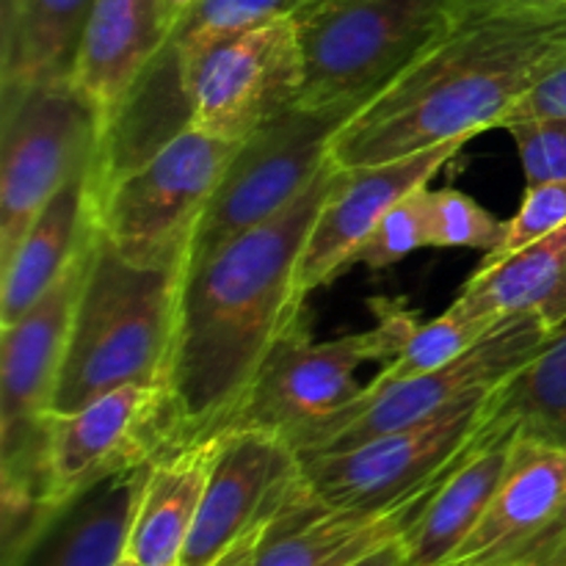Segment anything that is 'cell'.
Wrapping results in <instances>:
<instances>
[{
    "instance_id": "obj_4",
    "label": "cell",
    "mask_w": 566,
    "mask_h": 566,
    "mask_svg": "<svg viewBox=\"0 0 566 566\" xmlns=\"http://www.w3.org/2000/svg\"><path fill=\"white\" fill-rule=\"evenodd\" d=\"M464 0H307L293 14L304 53L296 105L352 116L385 92Z\"/></svg>"
},
{
    "instance_id": "obj_27",
    "label": "cell",
    "mask_w": 566,
    "mask_h": 566,
    "mask_svg": "<svg viewBox=\"0 0 566 566\" xmlns=\"http://www.w3.org/2000/svg\"><path fill=\"white\" fill-rule=\"evenodd\" d=\"M431 247V188H415L407 197L398 199L368 241L352 254L348 271L354 265H368V269H387L403 260L418 249Z\"/></svg>"
},
{
    "instance_id": "obj_31",
    "label": "cell",
    "mask_w": 566,
    "mask_h": 566,
    "mask_svg": "<svg viewBox=\"0 0 566 566\" xmlns=\"http://www.w3.org/2000/svg\"><path fill=\"white\" fill-rule=\"evenodd\" d=\"M551 116H566V64L558 66L553 75H547L539 86L531 88V92L514 105V111L506 116L503 127L512 125V122L551 119Z\"/></svg>"
},
{
    "instance_id": "obj_35",
    "label": "cell",
    "mask_w": 566,
    "mask_h": 566,
    "mask_svg": "<svg viewBox=\"0 0 566 566\" xmlns=\"http://www.w3.org/2000/svg\"><path fill=\"white\" fill-rule=\"evenodd\" d=\"M490 566H536V564L528 562V558H523V556H509V558H503V562L490 564Z\"/></svg>"
},
{
    "instance_id": "obj_16",
    "label": "cell",
    "mask_w": 566,
    "mask_h": 566,
    "mask_svg": "<svg viewBox=\"0 0 566 566\" xmlns=\"http://www.w3.org/2000/svg\"><path fill=\"white\" fill-rule=\"evenodd\" d=\"M448 470L423 490L412 492L387 509H324L307 495L302 479H298L282 512L271 523L265 539L260 542L252 566L357 564L376 547L412 531Z\"/></svg>"
},
{
    "instance_id": "obj_25",
    "label": "cell",
    "mask_w": 566,
    "mask_h": 566,
    "mask_svg": "<svg viewBox=\"0 0 566 566\" xmlns=\"http://www.w3.org/2000/svg\"><path fill=\"white\" fill-rule=\"evenodd\" d=\"M475 437H534L566 448V324L517 376L484 398Z\"/></svg>"
},
{
    "instance_id": "obj_37",
    "label": "cell",
    "mask_w": 566,
    "mask_h": 566,
    "mask_svg": "<svg viewBox=\"0 0 566 566\" xmlns=\"http://www.w3.org/2000/svg\"><path fill=\"white\" fill-rule=\"evenodd\" d=\"M116 566H142V564H136V562H133V558H122V562L119 564H116Z\"/></svg>"
},
{
    "instance_id": "obj_28",
    "label": "cell",
    "mask_w": 566,
    "mask_h": 566,
    "mask_svg": "<svg viewBox=\"0 0 566 566\" xmlns=\"http://www.w3.org/2000/svg\"><path fill=\"white\" fill-rule=\"evenodd\" d=\"M506 221H497L473 197L457 188L431 191V247L479 249L490 254L503 241Z\"/></svg>"
},
{
    "instance_id": "obj_9",
    "label": "cell",
    "mask_w": 566,
    "mask_h": 566,
    "mask_svg": "<svg viewBox=\"0 0 566 566\" xmlns=\"http://www.w3.org/2000/svg\"><path fill=\"white\" fill-rule=\"evenodd\" d=\"M343 122L346 116L332 111L293 105L249 133L227 164L182 265L197 263L221 243L285 210L329 160L332 136Z\"/></svg>"
},
{
    "instance_id": "obj_33",
    "label": "cell",
    "mask_w": 566,
    "mask_h": 566,
    "mask_svg": "<svg viewBox=\"0 0 566 566\" xmlns=\"http://www.w3.org/2000/svg\"><path fill=\"white\" fill-rule=\"evenodd\" d=\"M352 566H412L409 564L407 534L396 536V539H390L387 545L376 547L374 553H368V556L359 558V562Z\"/></svg>"
},
{
    "instance_id": "obj_1",
    "label": "cell",
    "mask_w": 566,
    "mask_h": 566,
    "mask_svg": "<svg viewBox=\"0 0 566 566\" xmlns=\"http://www.w3.org/2000/svg\"><path fill=\"white\" fill-rule=\"evenodd\" d=\"M335 171L329 158L274 219L182 265L164 451L230 429L274 343L307 315L296 287L298 260Z\"/></svg>"
},
{
    "instance_id": "obj_19",
    "label": "cell",
    "mask_w": 566,
    "mask_h": 566,
    "mask_svg": "<svg viewBox=\"0 0 566 566\" xmlns=\"http://www.w3.org/2000/svg\"><path fill=\"white\" fill-rule=\"evenodd\" d=\"M149 462L108 475L53 514L11 566H116L125 558Z\"/></svg>"
},
{
    "instance_id": "obj_6",
    "label": "cell",
    "mask_w": 566,
    "mask_h": 566,
    "mask_svg": "<svg viewBox=\"0 0 566 566\" xmlns=\"http://www.w3.org/2000/svg\"><path fill=\"white\" fill-rule=\"evenodd\" d=\"M307 0H193L111 114L92 166L94 199L191 127L197 66L224 39L296 14Z\"/></svg>"
},
{
    "instance_id": "obj_34",
    "label": "cell",
    "mask_w": 566,
    "mask_h": 566,
    "mask_svg": "<svg viewBox=\"0 0 566 566\" xmlns=\"http://www.w3.org/2000/svg\"><path fill=\"white\" fill-rule=\"evenodd\" d=\"M166 3V11H169V17H171V22L177 20V17L182 14V11L188 9V6L193 3V0H164Z\"/></svg>"
},
{
    "instance_id": "obj_20",
    "label": "cell",
    "mask_w": 566,
    "mask_h": 566,
    "mask_svg": "<svg viewBox=\"0 0 566 566\" xmlns=\"http://www.w3.org/2000/svg\"><path fill=\"white\" fill-rule=\"evenodd\" d=\"M224 431L208 440L160 451L149 462L147 481L133 517L127 558L142 566H180Z\"/></svg>"
},
{
    "instance_id": "obj_7",
    "label": "cell",
    "mask_w": 566,
    "mask_h": 566,
    "mask_svg": "<svg viewBox=\"0 0 566 566\" xmlns=\"http://www.w3.org/2000/svg\"><path fill=\"white\" fill-rule=\"evenodd\" d=\"M238 144L188 127L92 202L97 232L130 263L182 265Z\"/></svg>"
},
{
    "instance_id": "obj_22",
    "label": "cell",
    "mask_w": 566,
    "mask_h": 566,
    "mask_svg": "<svg viewBox=\"0 0 566 566\" xmlns=\"http://www.w3.org/2000/svg\"><path fill=\"white\" fill-rule=\"evenodd\" d=\"M512 442V437H473L407 534L409 564L451 566L501 486Z\"/></svg>"
},
{
    "instance_id": "obj_11",
    "label": "cell",
    "mask_w": 566,
    "mask_h": 566,
    "mask_svg": "<svg viewBox=\"0 0 566 566\" xmlns=\"http://www.w3.org/2000/svg\"><path fill=\"white\" fill-rule=\"evenodd\" d=\"M481 407L484 398L346 451L302 457L298 479L324 509H387L440 479L468 451Z\"/></svg>"
},
{
    "instance_id": "obj_26",
    "label": "cell",
    "mask_w": 566,
    "mask_h": 566,
    "mask_svg": "<svg viewBox=\"0 0 566 566\" xmlns=\"http://www.w3.org/2000/svg\"><path fill=\"white\" fill-rule=\"evenodd\" d=\"M495 324V318L470 315L462 304L453 302L440 318L420 324L418 329L412 332L407 346L401 348V354H398L396 359H390L370 385H392V381L412 379V376L442 368V365L462 357L468 348H473Z\"/></svg>"
},
{
    "instance_id": "obj_10",
    "label": "cell",
    "mask_w": 566,
    "mask_h": 566,
    "mask_svg": "<svg viewBox=\"0 0 566 566\" xmlns=\"http://www.w3.org/2000/svg\"><path fill=\"white\" fill-rule=\"evenodd\" d=\"M99 116L72 83L39 86L3 105L0 144V265L44 205L99 147Z\"/></svg>"
},
{
    "instance_id": "obj_3",
    "label": "cell",
    "mask_w": 566,
    "mask_h": 566,
    "mask_svg": "<svg viewBox=\"0 0 566 566\" xmlns=\"http://www.w3.org/2000/svg\"><path fill=\"white\" fill-rule=\"evenodd\" d=\"M182 265L153 269L94 235L50 415H66L125 385H164Z\"/></svg>"
},
{
    "instance_id": "obj_24",
    "label": "cell",
    "mask_w": 566,
    "mask_h": 566,
    "mask_svg": "<svg viewBox=\"0 0 566 566\" xmlns=\"http://www.w3.org/2000/svg\"><path fill=\"white\" fill-rule=\"evenodd\" d=\"M470 315L536 313L551 329L566 324V224L512 258L479 265L457 298Z\"/></svg>"
},
{
    "instance_id": "obj_17",
    "label": "cell",
    "mask_w": 566,
    "mask_h": 566,
    "mask_svg": "<svg viewBox=\"0 0 566 566\" xmlns=\"http://www.w3.org/2000/svg\"><path fill=\"white\" fill-rule=\"evenodd\" d=\"M566 512V448L514 437L495 497L451 566H490L545 534Z\"/></svg>"
},
{
    "instance_id": "obj_15",
    "label": "cell",
    "mask_w": 566,
    "mask_h": 566,
    "mask_svg": "<svg viewBox=\"0 0 566 566\" xmlns=\"http://www.w3.org/2000/svg\"><path fill=\"white\" fill-rule=\"evenodd\" d=\"M298 481V457L285 440L227 429L180 566H213L260 520L280 512Z\"/></svg>"
},
{
    "instance_id": "obj_14",
    "label": "cell",
    "mask_w": 566,
    "mask_h": 566,
    "mask_svg": "<svg viewBox=\"0 0 566 566\" xmlns=\"http://www.w3.org/2000/svg\"><path fill=\"white\" fill-rule=\"evenodd\" d=\"M468 138L423 149L390 164L340 169L326 191L298 260L296 287L304 298L348 271V260L363 247L381 216L415 188H426L437 171L464 147Z\"/></svg>"
},
{
    "instance_id": "obj_29",
    "label": "cell",
    "mask_w": 566,
    "mask_h": 566,
    "mask_svg": "<svg viewBox=\"0 0 566 566\" xmlns=\"http://www.w3.org/2000/svg\"><path fill=\"white\" fill-rule=\"evenodd\" d=\"M564 224H566V180L528 186L517 216H514L512 221H506L503 241L497 243L490 254H484L481 265L501 263V260L517 254L520 249L536 243L539 238L562 230Z\"/></svg>"
},
{
    "instance_id": "obj_18",
    "label": "cell",
    "mask_w": 566,
    "mask_h": 566,
    "mask_svg": "<svg viewBox=\"0 0 566 566\" xmlns=\"http://www.w3.org/2000/svg\"><path fill=\"white\" fill-rule=\"evenodd\" d=\"M171 25L164 0H94L70 83L99 116L103 130Z\"/></svg>"
},
{
    "instance_id": "obj_30",
    "label": "cell",
    "mask_w": 566,
    "mask_h": 566,
    "mask_svg": "<svg viewBox=\"0 0 566 566\" xmlns=\"http://www.w3.org/2000/svg\"><path fill=\"white\" fill-rule=\"evenodd\" d=\"M503 130L517 144L528 186L566 180V116L512 122Z\"/></svg>"
},
{
    "instance_id": "obj_5",
    "label": "cell",
    "mask_w": 566,
    "mask_h": 566,
    "mask_svg": "<svg viewBox=\"0 0 566 566\" xmlns=\"http://www.w3.org/2000/svg\"><path fill=\"white\" fill-rule=\"evenodd\" d=\"M374 329L315 343L307 315L287 326L260 365L230 429H254L285 440L302 451L321 429L335 423L363 398L357 370L370 363H390L407 346L420 321L398 302H374Z\"/></svg>"
},
{
    "instance_id": "obj_8",
    "label": "cell",
    "mask_w": 566,
    "mask_h": 566,
    "mask_svg": "<svg viewBox=\"0 0 566 566\" xmlns=\"http://www.w3.org/2000/svg\"><path fill=\"white\" fill-rule=\"evenodd\" d=\"M553 332L536 313L506 315L453 363L392 385L365 387L363 398L321 429L296 457L346 451L387 431L409 429L462 403L481 401L517 376L551 343Z\"/></svg>"
},
{
    "instance_id": "obj_2",
    "label": "cell",
    "mask_w": 566,
    "mask_h": 566,
    "mask_svg": "<svg viewBox=\"0 0 566 566\" xmlns=\"http://www.w3.org/2000/svg\"><path fill=\"white\" fill-rule=\"evenodd\" d=\"M566 64L564 3L464 0L457 20L332 136L340 169L390 164L503 127Z\"/></svg>"
},
{
    "instance_id": "obj_12",
    "label": "cell",
    "mask_w": 566,
    "mask_h": 566,
    "mask_svg": "<svg viewBox=\"0 0 566 566\" xmlns=\"http://www.w3.org/2000/svg\"><path fill=\"white\" fill-rule=\"evenodd\" d=\"M166 448V387L125 385L66 415L44 437V517L108 475L153 462Z\"/></svg>"
},
{
    "instance_id": "obj_21",
    "label": "cell",
    "mask_w": 566,
    "mask_h": 566,
    "mask_svg": "<svg viewBox=\"0 0 566 566\" xmlns=\"http://www.w3.org/2000/svg\"><path fill=\"white\" fill-rule=\"evenodd\" d=\"M92 164L75 171L0 265V329L20 321L55 282L94 230Z\"/></svg>"
},
{
    "instance_id": "obj_13",
    "label": "cell",
    "mask_w": 566,
    "mask_h": 566,
    "mask_svg": "<svg viewBox=\"0 0 566 566\" xmlns=\"http://www.w3.org/2000/svg\"><path fill=\"white\" fill-rule=\"evenodd\" d=\"M304 53L296 20L254 25L216 44L197 66L191 127L224 142H243L302 97Z\"/></svg>"
},
{
    "instance_id": "obj_23",
    "label": "cell",
    "mask_w": 566,
    "mask_h": 566,
    "mask_svg": "<svg viewBox=\"0 0 566 566\" xmlns=\"http://www.w3.org/2000/svg\"><path fill=\"white\" fill-rule=\"evenodd\" d=\"M94 0H3V105L70 83Z\"/></svg>"
},
{
    "instance_id": "obj_36",
    "label": "cell",
    "mask_w": 566,
    "mask_h": 566,
    "mask_svg": "<svg viewBox=\"0 0 566 566\" xmlns=\"http://www.w3.org/2000/svg\"><path fill=\"white\" fill-rule=\"evenodd\" d=\"M509 3H564V0H509Z\"/></svg>"
},
{
    "instance_id": "obj_32",
    "label": "cell",
    "mask_w": 566,
    "mask_h": 566,
    "mask_svg": "<svg viewBox=\"0 0 566 566\" xmlns=\"http://www.w3.org/2000/svg\"><path fill=\"white\" fill-rule=\"evenodd\" d=\"M287 497H291V495H287ZM282 506H285V503H282ZM280 512H282V509H280ZM280 512H274V514H269V517H265V520H260V523L254 525L252 531H247V534H243L241 539H238L235 545H232L230 551H227L224 556H221L213 566H252L254 564V556H258L260 542L265 539V534H269L271 523H274L276 514H280Z\"/></svg>"
}]
</instances>
